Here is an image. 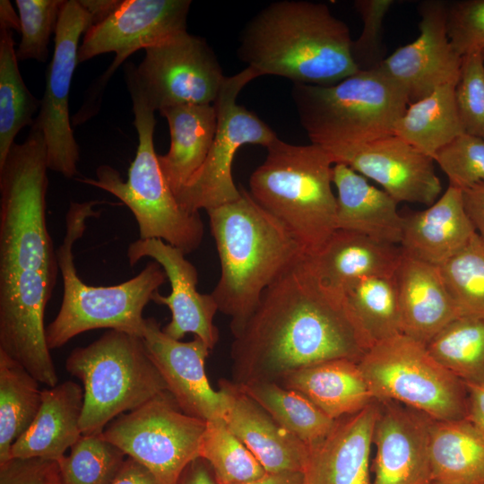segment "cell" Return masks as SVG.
Returning <instances> with one entry per match:
<instances>
[{"label":"cell","instance_id":"obj_21","mask_svg":"<svg viewBox=\"0 0 484 484\" xmlns=\"http://www.w3.org/2000/svg\"><path fill=\"white\" fill-rule=\"evenodd\" d=\"M380 403L373 435L370 484H431V419L397 402Z\"/></svg>","mask_w":484,"mask_h":484},{"label":"cell","instance_id":"obj_46","mask_svg":"<svg viewBox=\"0 0 484 484\" xmlns=\"http://www.w3.org/2000/svg\"><path fill=\"white\" fill-rule=\"evenodd\" d=\"M0 484H60L56 461L12 458L0 464Z\"/></svg>","mask_w":484,"mask_h":484},{"label":"cell","instance_id":"obj_36","mask_svg":"<svg viewBox=\"0 0 484 484\" xmlns=\"http://www.w3.org/2000/svg\"><path fill=\"white\" fill-rule=\"evenodd\" d=\"M40 102L22 80L13 30L0 29V166L19 132L33 125V115L39 110Z\"/></svg>","mask_w":484,"mask_h":484},{"label":"cell","instance_id":"obj_51","mask_svg":"<svg viewBox=\"0 0 484 484\" xmlns=\"http://www.w3.org/2000/svg\"><path fill=\"white\" fill-rule=\"evenodd\" d=\"M91 16L92 25L107 19L121 4L118 0H79Z\"/></svg>","mask_w":484,"mask_h":484},{"label":"cell","instance_id":"obj_10","mask_svg":"<svg viewBox=\"0 0 484 484\" xmlns=\"http://www.w3.org/2000/svg\"><path fill=\"white\" fill-rule=\"evenodd\" d=\"M376 402H393L432 420L466 417L467 388L426 345L402 333L376 343L358 361Z\"/></svg>","mask_w":484,"mask_h":484},{"label":"cell","instance_id":"obj_14","mask_svg":"<svg viewBox=\"0 0 484 484\" xmlns=\"http://www.w3.org/2000/svg\"><path fill=\"white\" fill-rule=\"evenodd\" d=\"M92 25L79 0L65 1L55 33V50L46 72V87L32 129L43 133L48 166L72 178L77 174L79 146L69 117V93L78 64L79 40Z\"/></svg>","mask_w":484,"mask_h":484},{"label":"cell","instance_id":"obj_45","mask_svg":"<svg viewBox=\"0 0 484 484\" xmlns=\"http://www.w3.org/2000/svg\"><path fill=\"white\" fill-rule=\"evenodd\" d=\"M447 34L461 56L484 50V0L447 2Z\"/></svg>","mask_w":484,"mask_h":484},{"label":"cell","instance_id":"obj_32","mask_svg":"<svg viewBox=\"0 0 484 484\" xmlns=\"http://www.w3.org/2000/svg\"><path fill=\"white\" fill-rule=\"evenodd\" d=\"M351 323L367 350L401 333L395 275H371L342 291Z\"/></svg>","mask_w":484,"mask_h":484},{"label":"cell","instance_id":"obj_12","mask_svg":"<svg viewBox=\"0 0 484 484\" xmlns=\"http://www.w3.org/2000/svg\"><path fill=\"white\" fill-rule=\"evenodd\" d=\"M260 74L250 67L226 77L214 102L217 127L210 152L196 174L175 195L178 203L191 213L206 212L236 201L241 190L233 180L232 163L244 144L267 148L279 137L255 113L238 105L242 89Z\"/></svg>","mask_w":484,"mask_h":484},{"label":"cell","instance_id":"obj_9","mask_svg":"<svg viewBox=\"0 0 484 484\" xmlns=\"http://www.w3.org/2000/svg\"><path fill=\"white\" fill-rule=\"evenodd\" d=\"M66 370L82 384V435L101 434L118 416L167 391L142 337L108 330L72 350Z\"/></svg>","mask_w":484,"mask_h":484},{"label":"cell","instance_id":"obj_1","mask_svg":"<svg viewBox=\"0 0 484 484\" xmlns=\"http://www.w3.org/2000/svg\"><path fill=\"white\" fill-rule=\"evenodd\" d=\"M367 351L349 316L344 297L325 285L308 256L264 292L230 347L231 381L276 382L298 369Z\"/></svg>","mask_w":484,"mask_h":484},{"label":"cell","instance_id":"obj_3","mask_svg":"<svg viewBox=\"0 0 484 484\" xmlns=\"http://www.w3.org/2000/svg\"><path fill=\"white\" fill-rule=\"evenodd\" d=\"M234 202L207 211L220 274L211 292L230 319L233 337L244 329L265 290L307 255L285 226L240 188Z\"/></svg>","mask_w":484,"mask_h":484},{"label":"cell","instance_id":"obj_53","mask_svg":"<svg viewBox=\"0 0 484 484\" xmlns=\"http://www.w3.org/2000/svg\"><path fill=\"white\" fill-rule=\"evenodd\" d=\"M0 29L21 31L20 18L8 0L0 1Z\"/></svg>","mask_w":484,"mask_h":484},{"label":"cell","instance_id":"obj_7","mask_svg":"<svg viewBox=\"0 0 484 484\" xmlns=\"http://www.w3.org/2000/svg\"><path fill=\"white\" fill-rule=\"evenodd\" d=\"M291 97L311 143L325 149L393 134L409 105L403 90L378 68L329 86L293 84Z\"/></svg>","mask_w":484,"mask_h":484},{"label":"cell","instance_id":"obj_11","mask_svg":"<svg viewBox=\"0 0 484 484\" xmlns=\"http://www.w3.org/2000/svg\"><path fill=\"white\" fill-rule=\"evenodd\" d=\"M205 428V420L186 414L165 391L116 418L100 435L148 468L160 484H176L199 458Z\"/></svg>","mask_w":484,"mask_h":484},{"label":"cell","instance_id":"obj_13","mask_svg":"<svg viewBox=\"0 0 484 484\" xmlns=\"http://www.w3.org/2000/svg\"><path fill=\"white\" fill-rule=\"evenodd\" d=\"M144 51L138 66L128 65L155 111L177 105L214 104L227 76L204 39L183 30Z\"/></svg>","mask_w":484,"mask_h":484},{"label":"cell","instance_id":"obj_31","mask_svg":"<svg viewBox=\"0 0 484 484\" xmlns=\"http://www.w3.org/2000/svg\"><path fill=\"white\" fill-rule=\"evenodd\" d=\"M428 450L433 482L484 484V432L466 418L431 419Z\"/></svg>","mask_w":484,"mask_h":484},{"label":"cell","instance_id":"obj_42","mask_svg":"<svg viewBox=\"0 0 484 484\" xmlns=\"http://www.w3.org/2000/svg\"><path fill=\"white\" fill-rule=\"evenodd\" d=\"M449 180L461 191L484 183V140L462 133L433 157Z\"/></svg>","mask_w":484,"mask_h":484},{"label":"cell","instance_id":"obj_5","mask_svg":"<svg viewBox=\"0 0 484 484\" xmlns=\"http://www.w3.org/2000/svg\"><path fill=\"white\" fill-rule=\"evenodd\" d=\"M249 178V194L291 233L307 256L336 230L333 160L321 146L276 139Z\"/></svg>","mask_w":484,"mask_h":484},{"label":"cell","instance_id":"obj_38","mask_svg":"<svg viewBox=\"0 0 484 484\" xmlns=\"http://www.w3.org/2000/svg\"><path fill=\"white\" fill-rule=\"evenodd\" d=\"M199 457L209 463L216 484H246L266 473L221 418L206 421Z\"/></svg>","mask_w":484,"mask_h":484},{"label":"cell","instance_id":"obj_49","mask_svg":"<svg viewBox=\"0 0 484 484\" xmlns=\"http://www.w3.org/2000/svg\"><path fill=\"white\" fill-rule=\"evenodd\" d=\"M464 385L468 397L465 418L484 432V380Z\"/></svg>","mask_w":484,"mask_h":484},{"label":"cell","instance_id":"obj_54","mask_svg":"<svg viewBox=\"0 0 484 484\" xmlns=\"http://www.w3.org/2000/svg\"><path fill=\"white\" fill-rule=\"evenodd\" d=\"M431 484H437V483L432 482Z\"/></svg>","mask_w":484,"mask_h":484},{"label":"cell","instance_id":"obj_18","mask_svg":"<svg viewBox=\"0 0 484 484\" xmlns=\"http://www.w3.org/2000/svg\"><path fill=\"white\" fill-rule=\"evenodd\" d=\"M333 163H343L381 186L398 203L433 204L442 186L435 161L395 134L358 145L324 148Z\"/></svg>","mask_w":484,"mask_h":484},{"label":"cell","instance_id":"obj_34","mask_svg":"<svg viewBox=\"0 0 484 484\" xmlns=\"http://www.w3.org/2000/svg\"><path fill=\"white\" fill-rule=\"evenodd\" d=\"M39 381L0 351V464L11 457L14 442L29 428L42 402Z\"/></svg>","mask_w":484,"mask_h":484},{"label":"cell","instance_id":"obj_43","mask_svg":"<svg viewBox=\"0 0 484 484\" xmlns=\"http://www.w3.org/2000/svg\"><path fill=\"white\" fill-rule=\"evenodd\" d=\"M455 104L464 133L484 140V56L482 51L462 57L454 88Z\"/></svg>","mask_w":484,"mask_h":484},{"label":"cell","instance_id":"obj_52","mask_svg":"<svg viewBox=\"0 0 484 484\" xmlns=\"http://www.w3.org/2000/svg\"><path fill=\"white\" fill-rule=\"evenodd\" d=\"M246 484H303L301 471L266 472L261 478Z\"/></svg>","mask_w":484,"mask_h":484},{"label":"cell","instance_id":"obj_16","mask_svg":"<svg viewBox=\"0 0 484 484\" xmlns=\"http://www.w3.org/2000/svg\"><path fill=\"white\" fill-rule=\"evenodd\" d=\"M56 282L40 272H22L0 280V351L48 387L58 381L44 325Z\"/></svg>","mask_w":484,"mask_h":484},{"label":"cell","instance_id":"obj_55","mask_svg":"<svg viewBox=\"0 0 484 484\" xmlns=\"http://www.w3.org/2000/svg\"><path fill=\"white\" fill-rule=\"evenodd\" d=\"M482 52H483V56H484V50Z\"/></svg>","mask_w":484,"mask_h":484},{"label":"cell","instance_id":"obj_27","mask_svg":"<svg viewBox=\"0 0 484 484\" xmlns=\"http://www.w3.org/2000/svg\"><path fill=\"white\" fill-rule=\"evenodd\" d=\"M83 389L65 381L42 390L39 412L29 428L14 442L12 458L58 461L82 436L81 419Z\"/></svg>","mask_w":484,"mask_h":484},{"label":"cell","instance_id":"obj_44","mask_svg":"<svg viewBox=\"0 0 484 484\" xmlns=\"http://www.w3.org/2000/svg\"><path fill=\"white\" fill-rule=\"evenodd\" d=\"M393 4V0L354 1L355 10L362 21V30L359 38L352 39L350 53L359 71L376 69L386 57L383 22Z\"/></svg>","mask_w":484,"mask_h":484},{"label":"cell","instance_id":"obj_2","mask_svg":"<svg viewBox=\"0 0 484 484\" xmlns=\"http://www.w3.org/2000/svg\"><path fill=\"white\" fill-rule=\"evenodd\" d=\"M350 29L328 5L300 0L270 4L245 26L238 56L260 76L293 84L333 85L354 74Z\"/></svg>","mask_w":484,"mask_h":484},{"label":"cell","instance_id":"obj_25","mask_svg":"<svg viewBox=\"0 0 484 484\" xmlns=\"http://www.w3.org/2000/svg\"><path fill=\"white\" fill-rule=\"evenodd\" d=\"M333 184L337 189L336 229L401 245L404 217L398 212L397 201L343 163L333 164Z\"/></svg>","mask_w":484,"mask_h":484},{"label":"cell","instance_id":"obj_35","mask_svg":"<svg viewBox=\"0 0 484 484\" xmlns=\"http://www.w3.org/2000/svg\"><path fill=\"white\" fill-rule=\"evenodd\" d=\"M238 386L307 447L324 439L335 425L336 420L324 414L302 393L276 382H256Z\"/></svg>","mask_w":484,"mask_h":484},{"label":"cell","instance_id":"obj_17","mask_svg":"<svg viewBox=\"0 0 484 484\" xmlns=\"http://www.w3.org/2000/svg\"><path fill=\"white\" fill-rule=\"evenodd\" d=\"M419 34L412 42L387 56L378 69L400 88L409 105L437 88L456 85L462 57L447 34V2L426 0L418 5Z\"/></svg>","mask_w":484,"mask_h":484},{"label":"cell","instance_id":"obj_6","mask_svg":"<svg viewBox=\"0 0 484 484\" xmlns=\"http://www.w3.org/2000/svg\"><path fill=\"white\" fill-rule=\"evenodd\" d=\"M125 79L138 134V146L127 180L124 181L120 173L109 165L98 167L96 179L78 180L110 193L127 206L138 224L140 239H161L187 255L200 246L203 223L199 213H191L178 203L161 172L153 143L155 110L143 95L127 65Z\"/></svg>","mask_w":484,"mask_h":484},{"label":"cell","instance_id":"obj_41","mask_svg":"<svg viewBox=\"0 0 484 484\" xmlns=\"http://www.w3.org/2000/svg\"><path fill=\"white\" fill-rule=\"evenodd\" d=\"M64 0H16L22 39L16 49L18 61L44 63L50 36L56 33Z\"/></svg>","mask_w":484,"mask_h":484},{"label":"cell","instance_id":"obj_26","mask_svg":"<svg viewBox=\"0 0 484 484\" xmlns=\"http://www.w3.org/2000/svg\"><path fill=\"white\" fill-rule=\"evenodd\" d=\"M462 191L449 186L428 208L404 217L401 248L406 255L440 266L475 234Z\"/></svg>","mask_w":484,"mask_h":484},{"label":"cell","instance_id":"obj_24","mask_svg":"<svg viewBox=\"0 0 484 484\" xmlns=\"http://www.w3.org/2000/svg\"><path fill=\"white\" fill-rule=\"evenodd\" d=\"M395 278L402 334L426 345L445 325L461 316L439 266L402 253Z\"/></svg>","mask_w":484,"mask_h":484},{"label":"cell","instance_id":"obj_22","mask_svg":"<svg viewBox=\"0 0 484 484\" xmlns=\"http://www.w3.org/2000/svg\"><path fill=\"white\" fill-rule=\"evenodd\" d=\"M380 405L336 420L330 433L307 447L303 484H370L371 451Z\"/></svg>","mask_w":484,"mask_h":484},{"label":"cell","instance_id":"obj_33","mask_svg":"<svg viewBox=\"0 0 484 484\" xmlns=\"http://www.w3.org/2000/svg\"><path fill=\"white\" fill-rule=\"evenodd\" d=\"M454 88L452 84L441 86L408 105L395 124L393 134L433 158L437 151L464 133Z\"/></svg>","mask_w":484,"mask_h":484},{"label":"cell","instance_id":"obj_29","mask_svg":"<svg viewBox=\"0 0 484 484\" xmlns=\"http://www.w3.org/2000/svg\"><path fill=\"white\" fill-rule=\"evenodd\" d=\"M278 384L298 391L337 420L376 402L358 361L332 359L293 371Z\"/></svg>","mask_w":484,"mask_h":484},{"label":"cell","instance_id":"obj_47","mask_svg":"<svg viewBox=\"0 0 484 484\" xmlns=\"http://www.w3.org/2000/svg\"><path fill=\"white\" fill-rule=\"evenodd\" d=\"M462 197L475 232L484 240V183L462 190Z\"/></svg>","mask_w":484,"mask_h":484},{"label":"cell","instance_id":"obj_4","mask_svg":"<svg viewBox=\"0 0 484 484\" xmlns=\"http://www.w3.org/2000/svg\"><path fill=\"white\" fill-rule=\"evenodd\" d=\"M105 202L71 203L65 215V234L56 249L63 279V298L56 316L46 327L49 350L64 346L78 334L106 328L142 337L143 311L155 292L166 282L167 275L155 261L139 274L120 284L91 286L78 276L73 247L82 237L89 218L98 217L95 204Z\"/></svg>","mask_w":484,"mask_h":484},{"label":"cell","instance_id":"obj_50","mask_svg":"<svg viewBox=\"0 0 484 484\" xmlns=\"http://www.w3.org/2000/svg\"><path fill=\"white\" fill-rule=\"evenodd\" d=\"M176 484H216V481L209 463L199 457L186 466Z\"/></svg>","mask_w":484,"mask_h":484},{"label":"cell","instance_id":"obj_8","mask_svg":"<svg viewBox=\"0 0 484 484\" xmlns=\"http://www.w3.org/2000/svg\"><path fill=\"white\" fill-rule=\"evenodd\" d=\"M48 169L44 134L32 128L0 166V278L27 271L57 277L46 220Z\"/></svg>","mask_w":484,"mask_h":484},{"label":"cell","instance_id":"obj_20","mask_svg":"<svg viewBox=\"0 0 484 484\" xmlns=\"http://www.w3.org/2000/svg\"><path fill=\"white\" fill-rule=\"evenodd\" d=\"M142 338L167 391L182 411L205 421L222 418L225 398L209 383L205 359L211 350L200 338L175 340L153 317L144 319Z\"/></svg>","mask_w":484,"mask_h":484},{"label":"cell","instance_id":"obj_39","mask_svg":"<svg viewBox=\"0 0 484 484\" xmlns=\"http://www.w3.org/2000/svg\"><path fill=\"white\" fill-rule=\"evenodd\" d=\"M439 269L460 315L484 319V240L475 233Z\"/></svg>","mask_w":484,"mask_h":484},{"label":"cell","instance_id":"obj_37","mask_svg":"<svg viewBox=\"0 0 484 484\" xmlns=\"http://www.w3.org/2000/svg\"><path fill=\"white\" fill-rule=\"evenodd\" d=\"M426 348L443 367L463 383L484 380V319L458 316Z\"/></svg>","mask_w":484,"mask_h":484},{"label":"cell","instance_id":"obj_15","mask_svg":"<svg viewBox=\"0 0 484 484\" xmlns=\"http://www.w3.org/2000/svg\"><path fill=\"white\" fill-rule=\"evenodd\" d=\"M191 3L190 0H124L107 19L89 28L79 47L78 63L110 52L116 56L99 80L93 97L79 111L80 119L85 121L96 112L99 91L128 56L186 30Z\"/></svg>","mask_w":484,"mask_h":484},{"label":"cell","instance_id":"obj_48","mask_svg":"<svg viewBox=\"0 0 484 484\" xmlns=\"http://www.w3.org/2000/svg\"><path fill=\"white\" fill-rule=\"evenodd\" d=\"M109 484H160L153 473L136 460L126 456Z\"/></svg>","mask_w":484,"mask_h":484},{"label":"cell","instance_id":"obj_23","mask_svg":"<svg viewBox=\"0 0 484 484\" xmlns=\"http://www.w3.org/2000/svg\"><path fill=\"white\" fill-rule=\"evenodd\" d=\"M225 398L222 419L266 472L303 471L307 446L229 379L219 380Z\"/></svg>","mask_w":484,"mask_h":484},{"label":"cell","instance_id":"obj_40","mask_svg":"<svg viewBox=\"0 0 484 484\" xmlns=\"http://www.w3.org/2000/svg\"><path fill=\"white\" fill-rule=\"evenodd\" d=\"M126 455L100 434L82 435L57 461L60 484H109Z\"/></svg>","mask_w":484,"mask_h":484},{"label":"cell","instance_id":"obj_28","mask_svg":"<svg viewBox=\"0 0 484 484\" xmlns=\"http://www.w3.org/2000/svg\"><path fill=\"white\" fill-rule=\"evenodd\" d=\"M402 256L400 246L336 229L308 259L328 287L341 292L355 281L371 275H395Z\"/></svg>","mask_w":484,"mask_h":484},{"label":"cell","instance_id":"obj_30","mask_svg":"<svg viewBox=\"0 0 484 484\" xmlns=\"http://www.w3.org/2000/svg\"><path fill=\"white\" fill-rule=\"evenodd\" d=\"M160 113L169 125L170 146L158 160L176 195L203 165L213 143L217 113L214 104L177 105Z\"/></svg>","mask_w":484,"mask_h":484},{"label":"cell","instance_id":"obj_19","mask_svg":"<svg viewBox=\"0 0 484 484\" xmlns=\"http://www.w3.org/2000/svg\"><path fill=\"white\" fill-rule=\"evenodd\" d=\"M126 256L131 266L144 257L152 258L167 275L170 294L162 296L157 291L151 299L166 305L171 312V320L162 328L163 332L175 340L191 333L212 350L220 336L213 321L218 306L211 293L197 290V270L184 252L161 239L139 238L128 246Z\"/></svg>","mask_w":484,"mask_h":484}]
</instances>
